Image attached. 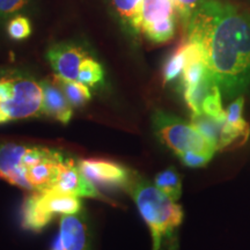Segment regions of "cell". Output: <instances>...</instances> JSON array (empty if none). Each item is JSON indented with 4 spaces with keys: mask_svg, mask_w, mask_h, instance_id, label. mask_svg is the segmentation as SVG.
Masks as SVG:
<instances>
[{
    "mask_svg": "<svg viewBox=\"0 0 250 250\" xmlns=\"http://www.w3.org/2000/svg\"><path fill=\"white\" fill-rule=\"evenodd\" d=\"M201 45L221 95L234 100L250 89V11L223 1Z\"/></svg>",
    "mask_w": 250,
    "mask_h": 250,
    "instance_id": "1",
    "label": "cell"
},
{
    "mask_svg": "<svg viewBox=\"0 0 250 250\" xmlns=\"http://www.w3.org/2000/svg\"><path fill=\"white\" fill-rule=\"evenodd\" d=\"M64 161L62 153L51 148L0 144V179L31 192L54 187Z\"/></svg>",
    "mask_w": 250,
    "mask_h": 250,
    "instance_id": "2",
    "label": "cell"
},
{
    "mask_svg": "<svg viewBox=\"0 0 250 250\" xmlns=\"http://www.w3.org/2000/svg\"><path fill=\"white\" fill-rule=\"evenodd\" d=\"M129 191L149 228L153 250H177L176 232L183 221L182 208L137 175Z\"/></svg>",
    "mask_w": 250,
    "mask_h": 250,
    "instance_id": "3",
    "label": "cell"
},
{
    "mask_svg": "<svg viewBox=\"0 0 250 250\" xmlns=\"http://www.w3.org/2000/svg\"><path fill=\"white\" fill-rule=\"evenodd\" d=\"M41 83L19 71H0V124L42 115Z\"/></svg>",
    "mask_w": 250,
    "mask_h": 250,
    "instance_id": "4",
    "label": "cell"
},
{
    "mask_svg": "<svg viewBox=\"0 0 250 250\" xmlns=\"http://www.w3.org/2000/svg\"><path fill=\"white\" fill-rule=\"evenodd\" d=\"M153 127L162 143L179 156L186 152H202L214 154L217 146L199 132L192 124L171 116L164 111L153 115Z\"/></svg>",
    "mask_w": 250,
    "mask_h": 250,
    "instance_id": "5",
    "label": "cell"
},
{
    "mask_svg": "<svg viewBox=\"0 0 250 250\" xmlns=\"http://www.w3.org/2000/svg\"><path fill=\"white\" fill-rule=\"evenodd\" d=\"M176 12L174 0H143L139 34L158 44L168 42L176 31Z\"/></svg>",
    "mask_w": 250,
    "mask_h": 250,
    "instance_id": "6",
    "label": "cell"
},
{
    "mask_svg": "<svg viewBox=\"0 0 250 250\" xmlns=\"http://www.w3.org/2000/svg\"><path fill=\"white\" fill-rule=\"evenodd\" d=\"M78 166L90 183L104 189L129 190L136 177V174L124 166L105 159H83Z\"/></svg>",
    "mask_w": 250,
    "mask_h": 250,
    "instance_id": "7",
    "label": "cell"
},
{
    "mask_svg": "<svg viewBox=\"0 0 250 250\" xmlns=\"http://www.w3.org/2000/svg\"><path fill=\"white\" fill-rule=\"evenodd\" d=\"M88 56L83 46L72 42L52 45L46 54L55 74L70 80H78L81 64Z\"/></svg>",
    "mask_w": 250,
    "mask_h": 250,
    "instance_id": "8",
    "label": "cell"
},
{
    "mask_svg": "<svg viewBox=\"0 0 250 250\" xmlns=\"http://www.w3.org/2000/svg\"><path fill=\"white\" fill-rule=\"evenodd\" d=\"M52 188L62 192L68 193V195L89 197V198L102 199V201L108 202V199L100 193L96 187L83 176V174L79 169V166L72 159H65L64 164L62 165L61 170H59L57 182Z\"/></svg>",
    "mask_w": 250,
    "mask_h": 250,
    "instance_id": "9",
    "label": "cell"
},
{
    "mask_svg": "<svg viewBox=\"0 0 250 250\" xmlns=\"http://www.w3.org/2000/svg\"><path fill=\"white\" fill-rule=\"evenodd\" d=\"M243 108H245V98L241 95L234 99L225 110L226 117L223 124V132H221L218 151L230 147L239 140L245 143L249 137L250 129L243 117Z\"/></svg>",
    "mask_w": 250,
    "mask_h": 250,
    "instance_id": "10",
    "label": "cell"
},
{
    "mask_svg": "<svg viewBox=\"0 0 250 250\" xmlns=\"http://www.w3.org/2000/svg\"><path fill=\"white\" fill-rule=\"evenodd\" d=\"M56 241L62 250H87L88 228L85 219L77 214L62 215L59 220V230Z\"/></svg>",
    "mask_w": 250,
    "mask_h": 250,
    "instance_id": "11",
    "label": "cell"
},
{
    "mask_svg": "<svg viewBox=\"0 0 250 250\" xmlns=\"http://www.w3.org/2000/svg\"><path fill=\"white\" fill-rule=\"evenodd\" d=\"M41 85L43 89L42 115L59 123L67 124L73 117V107L70 104L66 96L52 79L42 81Z\"/></svg>",
    "mask_w": 250,
    "mask_h": 250,
    "instance_id": "12",
    "label": "cell"
},
{
    "mask_svg": "<svg viewBox=\"0 0 250 250\" xmlns=\"http://www.w3.org/2000/svg\"><path fill=\"white\" fill-rule=\"evenodd\" d=\"M39 193L43 206L54 218L56 215L78 214L83 208L79 197L62 192L55 188L42 190Z\"/></svg>",
    "mask_w": 250,
    "mask_h": 250,
    "instance_id": "13",
    "label": "cell"
},
{
    "mask_svg": "<svg viewBox=\"0 0 250 250\" xmlns=\"http://www.w3.org/2000/svg\"><path fill=\"white\" fill-rule=\"evenodd\" d=\"M52 217L41 202L39 191H33L24 199L21 212V221L23 228L31 232H42L51 223Z\"/></svg>",
    "mask_w": 250,
    "mask_h": 250,
    "instance_id": "14",
    "label": "cell"
},
{
    "mask_svg": "<svg viewBox=\"0 0 250 250\" xmlns=\"http://www.w3.org/2000/svg\"><path fill=\"white\" fill-rule=\"evenodd\" d=\"M112 13L130 33L139 34V17L143 0H108Z\"/></svg>",
    "mask_w": 250,
    "mask_h": 250,
    "instance_id": "15",
    "label": "cell"
},
{
    "mask_svg": "<svg viewBox=\"0 0 250 250\" xmlns=\"http://www.w3.org/2000/svg\"><path fill=\"white\" fill-rule=\"evenodd\" d=\"M217 86V83H215L210 71L206 74L204 79L199 81L198 83L182 89L184 101H186L192 114H201L203 101Z\"/></svg>",
    "mask_w": 250,
    "mask_h": 250,
    "instance_id": "16",
    "label": "cell"
},
{
    "mask_svg": "<svg viewBox=\"0 0 250 250\" xmlns=\"http://www.w3.org/2000/svg\"><path fill=\"white\" fill-rule=\"evenodd\" d=\"M52 81L57 85L73 108L83 107L92 99L89 87L78 80L65 79L55 74Z\"/></svg>",
    "mask_w": 250,
    "mask_h": 250,
    "instance_id": "17",
    "label": "cell"
},
{
    "mask_svg": "<svg viewBox=\"0 0 250 250\" xmlns=\"http://www.w3.org/2000/svg\"><path fill=\"white\" fill-rule=\"evenodd\" d=\"M154 186L174 202L179 201L182 195V180L180 174L173 167L167 168L156 175Z\"/></svg>",
    "mask_w": 250,
    "mask_h": 250,
    "instance_id": "18",
    "label": "cell"
},
{
    "mask_svg": "<svg viewBox=\"0 0 250 250\" xmlns=\"http://www.w3.org/2000/svg\"><path fill=\"white\" fill-rule=\"evenodd\" d=\"M191 124L203 136H205L210 142L213 143L217 148L219 147L224 122L214 120V118L205 115L204 112H201V114L191 115Z\"/></svg>",
    "mask_w": 250,
    "mask_h": 250,
    "instance_id": "19",
    "label": "cell"
},
{
    "mask_svg": "<svg viewBox=\"0 0 250 250\" xmlns=\"http://www.w3.org/2000/svg\"><path fill=\"white\" fill-rule=\"evenodd\" d=\"M78 81L88 87H98L104 81V70L102 65L90 55L81 64Z\"/></svg>",
    "mask_w": 250,
    "mask_h": 250,
    "instance_id": "20",
    "label": "cell"
},
{
    "mask_svg": "<svg viewBox=\"0 0 250 250\" xmlns=\"http://www.w3.org/2000/svg\"><path fill=\"white\" fill-rule=\"evenodd\" d=\"M187 64V55L186 50H184V44L182 43L179 48L167 58L164 65V72H162V77H164V83H168L179 78L186 67Z\"/></svg>",
    "mask_w": 250,
    "mask_h": 250,
    "instance_id": "21",
    "label": "cell"
},
{
    "mask_svg": "<svg viewBox=\"0 0 250 250\" xmlns=\"http://www.w3.org/2000/svg\"><path fill=\"white\" fill-rule=\"evenodd\" d=\"M202 112H204L208 116L214 118V120L225 122L226 114H225V110L223 108V95H221V92L218 86L203 101Z\"/></svg>",
    "mask_w": 250,
    "mask_h": 250,
    "instance_id": "22",
    "label": "cell"
},
{
    "mask_svg": "<svg viewBox=\"0 0 250 250\" xmlns=\"http://www.w3.org/2000/svg\"><path fill=\"white\" fill-rule=\"evenodd\" d=\"M7 35L14 41H22L31 35V23L29 19L22 15H14L7 20L6 26Z\"/></svg>",
    "mask_w": 250,
    "mask_h": 250,
    "instance_id": "23",
    "label": "cell"
},
{
    "mask_svg": "<svg viewBox=\"0 0 250 250\" xmlns=\"http://www.w3.org/2000/svg\"><path fill=\"white\" fill-rule=\"evenodd\" d=\"M208 1V0H174L175 7H176L184 27L187 26V23L189 22L197 9L201 8Z\"/></svg>",
    "mask_w": 250,
    "mask_h": 250,
    "instance_id": "24",
    "label": "cell"
},
{
    "mask_svg": "<svg viewBox=\"0 0 250 250\" xmlns=\"http://www.w3.org/2000/svg\"><path fill=\"white\" fill-rule=\"evenodd\" d=\"M214 154L202 152H186L179 155L180 160L184 166L189 168H199L204 167L211 161Z\"/></svg>",
    "mask_w": 250,
    "mask_h": 250,
    "instance_id": "25",
    "label": "cell"
},
{
    "mask_svg": "<svg viewBox=\"0 0 250 250\" xmlns=\"http://www.w3.org/2000/svg\"><path fill=\"white\" fill-rule=\"evenodd\" d=\"M29 0H0V22L14 17Z\"/></svg>",
    "mask_w": 250,
    "mask_h": 250,
    "instance_id": "26",
    "label": "cell"
}]
</instances>
